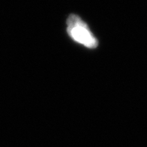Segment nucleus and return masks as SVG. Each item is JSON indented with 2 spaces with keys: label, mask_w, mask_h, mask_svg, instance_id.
I'll use <instances>...</instances> for the list:
<instances>
[{
  "label": "nucleus",
  "mask_w": 147,
  "mask_h": 147,
  "mask_svg": "<svg viewBox=\"0 0 147 147\" xmlns=\"http://www.w3.org/2000/svg\"><path fill=\"white\" fill-rule=\"evenodd\" d=\"M67 32L74 41L90 49L96 48L98 39L79 16L71 14L67 20Z\"/></svg>",
  "instance_id": "1"
}]
</instances>
